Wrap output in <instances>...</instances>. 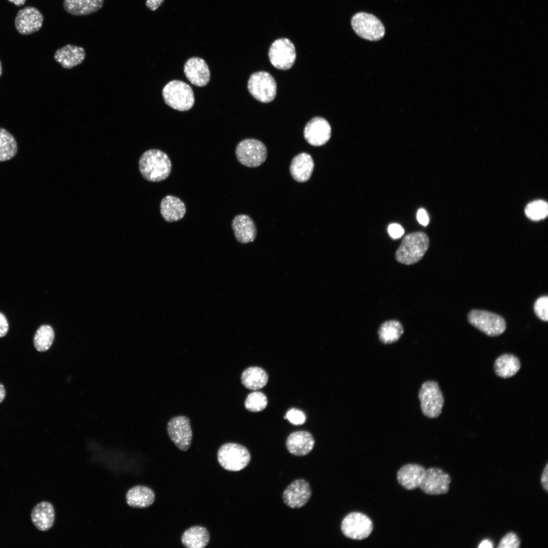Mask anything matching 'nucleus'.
I'll return each mask as SVG.
<instances>
[{"instance_id": "49530a36", "label": "nucleus", "mask_w": 548, "mask_h": 548, "mask_svg": "<svg viewBox=\"0 0 548 548\" xmlns=\"http://www.w3.org/2000/svg\"><path fill=\"white\" fill-rule=\"evenodd\" d=\"M2 66L1 62L0 61V77L2 75Z\"/></svg>"}, {"instance_id": "423d86ee", "label": "nucleus", "mask_w": 548, "mask_h": 548, "mask_svg": "<svg viewBox=\"0 0 548 548\" xmlns=\"http://www.w3.org/2000/svg\"><path fill=\"white\" fill-rule=\"evenodd\" d=\"M423 414L429 418H436L440 415L444 404V398L438 383L433 381L424 382L419 391Z\"/></svg>"}, {"instance_id": "5701e85b", "label": "nucleus", "mask_w": 548, "mask_h": 548, "mask_svg": "<svg viewBox=\"0 0 548 548\" xmlns=\"http://www.w3.org/2000/svg\"><path fill=\"white\" fill-rule=\"evenodd\" d=\"M314 167V163L312 156L308 153L303 152L296 155L292 159L290 166V172L295 181L303 183L309 180Z\"/></svg>"}, {"instance_id": "f3484780", "label": "nucleus", "mask_w": 548, "mask_h": 548, "mask_svg": "<svg viewBox=\"0 0 548 548\" xmlns=\"http://www.w3.org/2000/svg\"><path fill=\"white\" fill-rule=\"evenodd\" d=\"M184 72L190 83L198 87L206 86L210 80L208 64L198 57H192L187 60L184 65Z\"/></svg>"}, {"instance_id": "a18cd8bd", "label": "nucleus", "mask_w": 548, "mask_h": 548, "mask_svg": "<svg viewBox=\"0 0 548 548\" xmlns=\"http://www.w3.org/2000/svg\"><path fill=\"white\" fill-rule=\"evenodd\" d=\"M9 2L13 3L16 6H21L23 5L26 0H8Z\"/></svg>"}, {"instance_id": "ea45409f", "label": "nucleus", "mask_w": 548, "mask_h": 548, "mask_svg": "<svg viewBox=\"0 0 548 548\" xmlns=\"http://www.w3.org/2000/svg\"><path fill=\"white\" fill-rule=\"evenodd\" d=\"M417 218L420 224L426 226L429 223V217L426 211L423 209L418 210Z\"/></svg>"}, {"instance_id": "20e7f679", "label": "nucleus", "mask_w": 548, "mask_h": 548, "mask_svg": "<svg viewBox=\"0 0 548 548\" xmlns=\"http://www.w3.org/2000/svg\"><path fill=\"white\" fill-rule=\"evenodd\" d=\"M217 459L220 465L225 470L238 471L249 463L251 455L244 446L236 443H227L219 449Z\"/></svg>"}, {"instance_id": "4c0bfd02", "label": "nucleus", "mask_w": 548, "mask_h": 548, "mask_svg": "<svg viewBox=\"0 0 548 548\" xmlns=\"http://www.w3.org/2000/svg\"><path fill=\"white\" fill-rule=\"evenodd\" d=\"M388 231L390 236L394 239L400 238L404 232L402 226L396 223L390 224L388 227Z\"/></svg>"}, {"instance_id": "e433bc0d", "label": "nucleus", "mask_w": 548, "mask_h": 548, "mask_svg": "<svg viewBox=\"0 0 548 548\" xmlns=\"http://www.w3.org/2000/svg\"><path fill=\"white\" fill-rule=\"evenodd\" d=\"M285 419H287L293 425H300L305 422L306 417L301 410L292 408L288 410Z\"/></svg>"}, {"instance_id": "c03bdc74", "label": "nucleus", "mask_w": 548, "mask_h": 548, "mask_svg": "<svg viewBox=\"0 0 548 548\" xmlns=\"http://www.w3.org/2000/svg\"><path fill=\"white\" fill-rule=\"evenodd\" d=\"M6 396V390L3 384L0 383V403H1Z\"/></svg>"}, {"instance_id": "cd10ccee", "label": "nucleus", "mask_w": 548, "mask_h": 548, "mask_svg": "<svg viewBox=\"0 0 548 548\" xmlns=\"http://www.w3.org/2000/svg\"><path fill=\"white\" fill-rule=\"evenodd\" d=\"M521 368L519 359L511 354H504L499 356L495 361L494 371L502 378L507 379L514 376Z\"/></svg>"}, {"instance_id": "bb28decb", "label": "nucleus", "mask_w": 548, "mask_h": 548, "mask_svg": "<svg viewBox=\"0 0 548 548\" xmlns=\"http://www.w3.org/2000/svg\"><path fill=\"white\" fill-rule=\"evenodd\" d=\"M210 535L204 527L195 526L187 529L182 534L181 542L188 548H203L209 543Z\"/></svg>"}, {"instance_id": "a211bd4d", "label": "nucleus", "mask_w": 548, "mask_h": 548, "mask_svg": "<svg viewBox=\"0 0 548 548\" xmlns=\"http://www.w3.org/2000/svg\"><path fill=\"white\" fill-rule=\"evenodd\" d=\"M315 440L312 435L305 431L291 433L287 438L286 448L290 453L296 456H303L313 450Z\"/></svg>"}, {"instance_id": "58836bf2", "label": "nucleus", "mask_w": 548, "mask_h": 548, "mask_svg": "<svg viewBox=\"0 0 548 548\" xmlns=\"http://www.w3.org/2000/svg\"><path fill=\"white\" fill-rule=\"evenodd\" d=\"M9 325L5 315L0 312V337L5 336L8 332Z\"/></svg>"}, {"instance_id": "79ce46f5", "label": "nucleus", "mask_w": 548, "mask_h": 548, "mask_svg": "<svg viewBox=\"0 0 548 548\" xmlns=\"http://www.w3.org/2000/svg\"><path fill=\"white\" fill-rule=\"evenodd\" d=\"M548 463H547L542 471L541 476V483L543 489L545 492L548 491Z\"/></svg>"}, {"instance_id": "9d476101", "label": "nucleus", "mask_w": 548, "mask_h": 548, "mask_svg": "<svg viewBox=\"0 0 548 548\" xmlns=\"http://www.w3.org/2000/svg\"><path fill=\"white\" fill-rule=\"evenodd\" d=\"M268 57L271 64L281 70L290 68L294 64L296 53L292 42L287 38L275 40L268 51Z\"/></svg>"}, {"instance_id": "393cba45", "label": "nucleus", "mask_w": 548, "mask_h": 548, "mask_svg": "<svg viewBox=\"0 0 548 548\" xmlns=\"http://www.w3.org/2000/svg\"><path fill=\"white\" fill-rule=\"evenodd\" d=\"M155 493L150 488L138 485L130 488L125 498L127 504L134 508H144L151 505L155 501Z\"/></svg>"}, {"instance_id": "c756f323", "label": "nucleus", "mask_w": 548, "mask_h": 548, "mask_svg": "<svg viewBox=\"0 0 548 548\" xmlns=\"http://www.w3.org/2000/svg\"><path fill=\"white\" fill-rule=\"evenodd\" d=\"M242 384L247 389L257 390L263 388L267 384L268 376L262 368L253 366L246 369L241 375Z\"/></svg>"}, {"instance_id": "f8f14e48", "label": "nucleus", "mask_w": 548, "mask_h": 548, "mask_svg": "<svg viewBox=\"0 0 548 548\" xmlns=\"http://www.w3.org/2000/svg\"><path fill=\"white\" fill-rule=\"evenodd\" d=\"M167 431L172 441L180 450L189 449L192 439V431L189 419L186 416H177L167 423Z\"/></svg>"}, {"instance_id": "2eb2a0df", "label": "nucleus", "mask_w": 548, "mask_h": 548, "mask_svg": "<svg viewBox=\"0 0 548 548\" xmlns=\"http://www.w3.org/2000/svg\"><path fill=\"white\" fill-rule=\"evenodd\" d=\"M304 139L310 145L321 146L326 144L331 135L329 122L324 118L315 117L305 125L303 130Z\"/></svg>"}, {"instance_id": "9b49d317", "label": "nucleus", "mask_w": 548, "mask_h": 548, "mask_svg": "<svg viewBox=\"0 0 548 548\" xmlns=\"http://www.w3.org/2000/svg\"><path fill=\"white\" fill-rule=\"evenodd\" d=\"M341 529L347 537L354 540H362L371 534L373 525L371 520L365 515L353 512L344 518Z\"/></svg>"}, {"instance_id": "dca6fc26", "label": "nucleus", "mask_w": 548, "mask_h": 548, "mask_svg": "<svg viewBox=\"0 0 548 548\" xmlns=\"http://www.w3.org/2000/svg\"><path fill=\"white\" fill-rule=\"evenodd\" d=\"M312 496L311 487L307 482L303 479L293 481L285 490L283 499L288 506L292 508L304 506Z\"/></svg>"}, {"instance_id": "412c9836", "label": "nucleus", "mask_w": 548, "mask_h": 548, "mask_svg": "<svg viewBox=\"0 0 548 548\" xmlns=\"http://www.w3.org/2000/svg\"><path fill=\"white\" fill-rule=\"evenodd\" d=\"M425 471V468L420 465L407 464L398 471L397 481L405 489L414 490L420 487Z\"/></svg>"}, {"instance_id": "1a4fd4ad", "label": "nucleus", "mask_w": 548, "mask_h": 548, "mask_svg": "<svg viewBox=\"0 0 548 548\" xmlns=\"http://www.w3.org/2000/svg\"><path fill=\"white\" fill-rule=\"evenodd\" d=\"M235 155L242 164L249 167H256L265 161L267 151L266 146L261 141L247 139L237 144Z\"/></svg>"}, {"instance_id": "b1692460", "label": "nucleus", "mask_w": 548, "mask_h": 548, "mask_svg": "<svg viewBox=\"0 0 548 548\" xmlns=\"http://www.w3.org/2000/svg\"><path fill=\"white\" fill-rule=\"evenodd\" d=\"M160 210L162 217L166 221L173 222L179 221L184 217L186 208L181 199L168 195L162 199Z\"/></svg>"}, {"instance_id": "2f4dec72", "label": "nucleus", "mask_w": 548, "mask_h": 548, "mask_svg": "<svg viewBox=\"0 0 548 548\" xmlns=\"http://www.w3.org/2000/svg\"><path fill=\"white\" fill-rule=\"evenodd\" d=\"M54 338V333L53 328L48 325H42L35 334L34 346L38 351H46L51 346Z\"/></svg>"}, {"instance_id": "37998d69", "label": "nucleus", "mask_w": 548, "mask_h": 548, "mask_svg": "<svg viewBox=\"0 0 548 548\" xmlns=\"http://www.w3.org/2000/svg\"><path fill=\"white\" fill-rule=\"evenodd\" d=\"M493 544L491 541L488 539L483 540L478 545V547H493Z\"/></svg>"}, {"instance_id": "c9c22d12", "label": "nucleus", "mask_w": 548, "mask_h": 548, "mask_svg": "<svg viewBox=\"0 0 548 548\" xmlns=\"http://www.w3.org/2000/svg\"><path fill=\"white\" fill-rule=\"evenodd\" d=\"M521 545V541L518 536L513 532H509L505 535L500 541L498 548H518Z\"/></svg>"}, {"instance_id": "72a5a7b5", "label": "nucleus", "mask_w": 548, "mask_h": 548, "mask_svg": "<svg viewBox=\"0 0 548 548\" xmlns=\"http://www.w3.org/2000/svg\"><path fill=\"white\" fill-rule=\"evenodd\" d=\"M267 399L265 395L259 391L250 393L245 401V407L249 411L258 412L266 407Z\"/></svg>"}, {"instance_id": "39448f33", "label": "nucleus", "mask_w": 548, "mask_h": 548, "mask_svg": "<svg viewBox=\"0 0 548 548\" xmlns=\"http://www.w3.org/2000/svg\"><path fill=\"white\" fill-rule=\"evenodd\" d=\"M468 322L489 336H499L505 331L506 323L501 316L487 311L472 310L467 315Z\"/></svg>"}, {"instance_id": "7c9ffc66", "label": "nucleus", "mask_w": 548, "mask_h": 548, "mask_svg": "<svg viewBox=\"0 0 548 548\" xmlns=\"http://www.w3.org/2000/svg\"><path fill=\"white\" fill-rule=\"evenodd\" d=\"M17 150V144L14 136L6 129L0 127V162L13 158Z\"/></svg>"}, {"instance_id": "a19ab883", "label": "nucleus", "mask_w": 548, "mask_h": 548, "mask_svg": "<svg viewBox=\"0 0 548 548\" xmlns=\"http://www.w3.org/2000/svg\"><path fill=\"white\" fill-rule=\"evenodd\" d=\"M164 0H146V6L151 11L157 10Z\"/></svg>"}, {"instance_id": "f257e3e1", "label": "nucleus", "mask_w": 548, "mask_h": 548, "mask_svg": "<svg viewBox=\"0 0 548 548\" xmlns=\"http://www.w3.org/2000/svg\"><path fill=\"white\" fill-rule=\"evenodd\" d=\"M139 167L145 180L157 182L166 179L169 176L172 163L165 152L158 149H150L141 155L139 161Z\"/></svg>"}, {"instance_id": "473e14b6", "label": "nucleus", "mask_w": 548, "mask_h": 548, "mask_svg": "<svg viewBox=\"0 0 548 548\" xmlns=\"http://www.w3.org/2000/svg\"><path fill=\"white\" fill-rule=\"evenodd\" d=\"M526 216L534 221H538L546 217L548 205L542 200H537L529 203L525 208Z\"/></svg>"}, {"instance_id": "0eeeda50", "label": "nucleus", "mask_w": 548, "mask_h": 548, "mask_svg": "<svg viewBox=\"0 0 548 548\" xmlns=\"http://www.w3.org/2000/svg\"><path fill=\"white\" fill-rule=\"evenodd\" d=\"M351 25L360 37L370 41H376L385 35V29L381 20L374 15L358 12L351 19Z\"/></svg>"}, {"instance_id": "7ed1b4c3", "label": "nucleus", "mask_w": 548, "mask_h": 548, "mask_svg": "<svg viewBox=\"0 0 548 548\" xmlns=\"http://www.w3.org/2000/svg\"><path fill=\"white\" fill-rule=\"evenodd\" d=\"M162 96L167 106L179 111H188L194 104L191 87L180 80H172L166 84L162 89Z\"/></svg>"}, {"instance_id": "f03ea898", "label": "nucleus", "mask_w": 548, "mask_h": 548, "mask_svg": "<svg viewBox=\"0 0 548 548\" xmlns=\"http://www.w3.org/2000/svg\"><path fill=\"white\" fill-rule=\"evenodd\" d=\"M429 245V238L425 232L416 231L408 233L403 238L396 250L395 259L402 264H415L423 258Z\"/></svg>"}, {"instance_id": "c85d7f7f", "label": "nucleus", "mask_w": 548, "mask_h": 548, "mask_svg": "<svg viewBox=\"0 0 548 548\" xmlns=\"http://www.w3.org/2000/svg\"><path fill=\"white\" fill-rule=\"evenodd\" d=\"M404 331L403 326L399 321L390 319L384 321L380 325L378 334L380 341L387 345L399 340Z\"/></svg>"}, {"instance_id": "6ab92c4d", "label": "nucleus", "mask_w": 548, "mask_h": 548, "mask_svg": "<svg viewBox=\"0 0 548 548\" xmlns=\"http://www.w3.org/2000/svg\"><path fill=\"white\" fill-rule=\"evenodd\" d=\"M231 227L236 240L242 244H247L254 241L257 230L254 222L247 215L239 214L234 217Z\"/></svg>"}, {"instance_id": "f704fd0d", "label": "nucleus", "mask_w": 548, "mask_h": 548, "mask_svg": "<svg viewBox=\"0 0 548 548\" xmlns=\"http://www.w3.org/2000/svg\"><path fill=\"white\" fill-rule=\"evenodd\" d=\"M533 309L535 314L539 319L547 322L548 296L543 295L538 297L534 302Z\"/></svg>"}, {"instance_id": "aec40b11", "label": "nucleus", "mask_w": 548, "mask_h": 548, "mask_svg": "<svg viewBox=\"0 0 548 548\" xmlns=\"http://www.w3.org/2000/svg\"><path fill=\"white\" fill-rule=\"evenodd\" d=\"M85 56L83 47L67 44L55 51L54 58L63 68L71 69L82 63Z\"/></svg>"}, {"instance_id": "6e6552de", "label": "nucleus", "mask_w": 548, "mask_h": 548, "mask_svg": "<svg viewBox=\"0 0 548 548\" xmlns=\"http://www.w3.org/2000/svg\"><path fill=\"white\" fill-rule=\"evenodd\" d=\"M247 87L252 96L261 102H269L276 96V81L269 73L265 71L253 73L248 80Z\"/></svg>"}, {"instance_id": "ddd939ff", "label": "nucleus", "mask_w": 548, "mask_h": 548, "mask_svg": "<svg viewBox=\"0 0 548 548\" xmlns=\"http://www.w3.org/2000/svg\"><path fill=\"white\" fill-rule=\"evenodd\" d=\"M451 481L449 474L440 468L432 467L426 470L419 487L428 495L444 494L448 492Z\"/></svg>"}, {"instance_id": "4468645a", "label": "nucleus", "mask_w": 548, "mask_h": 548, "mask_svg": "<svg viewBox=\"0 0 548 548\" xmlns=\"http://www.w3.org/2000/svg\"><path fill=\"white\" fill-rule=\"evenodd\" d=\"M44 16L37 8L27 6L20 9L15 19V26L22 35H28L39 31L43 25Z\"/></svg>"}, {"instance_id": "a878e982", "label": "nucleus", "mask_w": 548, "mask_h": 548, "mask_svg": "<svg viewBox=\"0 0 548 548\" xmlns=\"http://www.w3.org/2000/svg\"><path fill=\"white\" fill-rule=\"evenodd\" d=\"M104 3V0H64L63 7L68 14L81 16L97 12Z\"/></svg>"}, {"instance_id": "4be33fe9", "label": "nucleus", "mask_w": 548, "mask_h": 548, "mask_svg": "<svg viewBox=\"0 0 548 548\" xmlns=\"http://www.w3.org/2000/svg\"><path fill=\"white\" fill-rule=\"evenodd\" d=\"M55 518L53 505L47 501L37 504L32 509L31 520L33 525L40 531H46L53 526Z\"/></svg>"}]
</instances>
